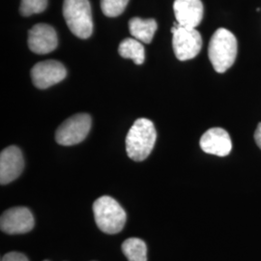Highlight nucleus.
<instances>
[{
    "label": "nucleus",
    "mask_w": 261,
    "mask_h": 261,
    "mask_svg": "<svg viewBox=\"0 0 261 261\" xmlns=\"http://www.w3.org/2000/svg\"><path fill=\"white\" fill-rule=\"evenodd\" d=\"M34 217L27 207H13L1 215L0 227L7 234L28 233L34 227Z\"/></svg>",
    "instance_id": "0eeeda50"
},
{
    "label": "nucleus",
    "mask_w": 261,
    "mask_h": 261,
    "mask_svg": "<svg viewBox=\"0 0 261 261\" xmlns=\"http://www.w3.org/2000/svg\"><path fill=\"white\" fill-rule=\"evenodd\" d=\"M118 53L123 58L132 59L137 65L143 64L145 60L144 47L141 42L135 38L123 40L118 47Z\"/></svg>",
    "instance_id": "4468645a"
},
{
    "label": "nucleus",
    "mask_w": 261,
    "mask_h": 261,
    "mask_svg": "<svg viewBox=\"0 0 261 261\" xmlns=\"http://www.w3.org/2000/svg\"><path fill=\"white\" fill-rule=\"evenodd\" d=\"M47 0H21L19 12L23 17L40 14L47 9Z\"/></svg>",
    "instance_id": "f3484780"
},
{
    "label": "nucleus",
    "mask_w": 261,
    "mask_h": 261,
    "mask_svg": "<svg viewBox=\"0 0 261 261\" xmlns=\"http://www.w3.org/2000/svg\"><path fill=\"white\" fill-rule=\"evenodd\" d=\"M157 28L158 23L154 19L132 18L129 20L130 35L145 44H150L152 42Z\"/></svg>",
    "instance_id": "ddd939ff"
},
{
    "label": "nucleus",
    "mask_w": 261,
    "mask_h": 261,
    "mask_svg": "<svg viewBox=\"0 0 261 261\" xmlns=\"http://www.w3.org/2000/svg\"><path fill=\"white\" fill-rule=\"evenodd\" d=\"M63 16L68 28L76 37L87 39L92 35L93 20L88 0H64Z\"/></svg>",
    "instance_id": "20e7f679"
},
{
    "label": "nucleus",
    "mask_w": 261,
    "mask_h": 261,
    "mask_svg": "<svg viewBox=\"0 0 261 261\" xmlns=\"http://www.w3.org/2000/svg\"><path fill=\"white\" fill-rule=\"evenodd\" d=\"M1 261H29L28 257L21 253L18 252H11L6 253L5 255L2 256Z\"/></svg>",
    "instance_id": "a211bd4d"
},
{
    "label": "nucleus",
    "mask_w": 261,
    "mask_h": 261,
    "mask_svg": "<svg viewBox=\"0 0 261 261\" xmlns=\"http://www.w3.org/2000/svg\"><path fill=\"white\" fill-rule=\"evenodd\" d=\"M254 140H255L257 146L261 149V122L257 125V128L254 132Z\"/></svg>",
    "instance_id": "6ab92c4d"
},
{
    "label": "nucleus",
    "mask_w": 261,
    "mask_h": 261,
    "mask_svg": "<svg viewBox=\"0 0 261 261\" xmlns=\"http://www.w3.org/2000/svg\"><path fill=\"white\" fill-rule=\"evenodd\" d=\"M157 140L153 122L147 118L137 119L126 137V151L129 158L136 162L144 161L150 155Z\"/></svg>",
    "instance_id": "f257e3e1"
},
{
    "label": "nucleus",
    "mask_w": 261,
    "mask_h": 261,
    "mask_svg": "<svg viewBox=\"0 0 261 261\" xmlns=\"http://www.w3.org/2000/svg\"><path fill=\"white\" fill-rule=\"evenodd\" d=\"M91 128V117L87 113H77L66 119L56 130L58 144L72 146L85 140Z\"/></svg>",
    "instance_id": "423d86ee"
},
{
    "label": "nucleus",
    "mask_w": 261,
    "mask_h": 261,
    "mask_svg": "<svg viewBox=\"0 0 261 261\" xmlns=\"http://www.w3.org/2000/svg\"><path fill=\"white\" fill-rule=\"evenodd\" d=\"M58 46L56 29L46 24L38 23L28 32V47L37 55H47Z\"/></svg>",
    "instance_id": "1a4fd4ad"
},
{
    "label": "nucleus",
    "mask_w": 261,
    "mask_h": 261,
    "mask_svg": "<svg viewBox=\"0 0 261 261\" xmlns=\"http://www.w3.org/2000/svg\"><path fill=\"white\" fill-rule=\"evenodd\" d=\"M128 3L129 0H101V8L105 16L115 18L125 11Z\"/></svg>",
    "instance_id": "dca6fc26"
},
{
    "label": "nucleus",
    "mask_w": 261,
    "mask_h": 261,
    "mask_svg": "<svg viewBox=\"0 0 261 261\" xmlns=\"http://www.w3.org/2000/svg\"><path fill=\"white\" fill-rule=\"evenodd\" d=\"M24 168V160L19 147L12 145L0 154V183L7 185L16 180Z\"/></svg>",
    "instance_id": "9d476101"
},
{
    "label": "nucleus",
    "mask_w": 261,
    "mask_h": 261,
    "mask_svg": "<svg viewBox=\"0 0 261 261\" xmlns=\"http://www.w3.org/2000/svg\"><path fill=\"white\" fill-rule=\"evenodd\" d=\"M93 213L98 227L107 234L120 232L127 221L125 210L112 196H103L96 199Z\"/></svg>",
    "instance_id": "7ed1b4c3"
},
{
    "label": "nucleus",
    "mask_w": 261,
    "mask_h": 261,
    "mask_svg": "<svg viewBox=\"0 0 261 261\" xmlns=\"http://www.w3.org/2000/svg\"><path fill=\"white\" fill-rule=\"evenodd\" d=\"M67 75L66 68L56 60L42 61L33 66L31 70L32 83L39 89H47L59 84Z\"/></svg>",
    "instance_id": "6e6552de"
},
{
    "label": "nucleus",
    "mask_w": 261,
    "mask_h": 261,
    "mask_svg": "<svg viewBox=\"0 0 261 261\" xmlns=\"http://www.w3.org/2000/svg\"><path fill=\"white\" fill-rule=\"evenodd\" d=\"M238 54V43L233 33L225 28L215 31L209 42L208 56L217 73H224L233 65Z\"/></svg>",
    "instance_id": "f03ea898"
},
{
    "label": "nucleus",
    "mask_w": 261,
    "mask_h": 261,
    "mask_svg": "<svg viewBox=\"0 0 261 261\" xmlns=\"http://www.w3.org/2000/svg\"><path fill=\"white\" fill-rule=\"evenodd\" d=\"M171 33L172 47L178 60L193 59L200 53L202 38L196 28L182 27L176 21L171 28Z\"/></svg>",
    "instance_id": "39448f33"
},
{
    "label": "nucleus",
    "mask_w": 261,
    "mask_h": 261,
    "mask_svg": "<svg viewBox=\"0 0 261 261\" xmlns=\"http://www.w3.org/2000/svg\"><path fill=\"white\" fill-rule=\"evenodd\" d=\"M44 261H49V260H44Z\"/></svg>",
    "instance_id": "aec40b11"
},
{
    "label": "nucleus",
    "mask_w": 261,
    "mask_h": 261,
    "mask_svg": "<svg viewBox=\"0 0 261 261\" xmlns=\"http://www.w3.org/2000/svg\"><path fill=\"white\" fill-rule=\"evenodd\" d=\"M122 252L129 261H147L146 244L140 238H129L121 246Z\"/></svg>",
    "instance_id": "2eb2a0df"
},
{
    "label": "nucleus",
    "mask_w": 261,
    "mask_h": 261,
    "mask_svg": "<svg viewBox=\"0 0 261 261\" xmlns=\"http://www.w3.org/2000/svg\"><path fill=\"white\" fill-rule=\"evenodd\" d=\"M199 145L207 154L219 157L229 155L232 149L230 136L223 128H211L206 130L200 139Z\"/></svg>",
    "instance_id": "9b49d317"
},
{
    "label": "nucleus",
    "mask_w": 261,
    "mask_h": 261,
    "mask_svg": "<svg viewBox=\"0 0 261 261\" xmlns=\"http://www.w3.org/2000/svg\"><path fill=\"white\" fill-rule=\"evenodd\" d=\"M173 10L176 21L185 28H196L203 19L201 0H174Z\"/></svg>",
    "instance_id": "f8f14e48"
}]
</instances>
